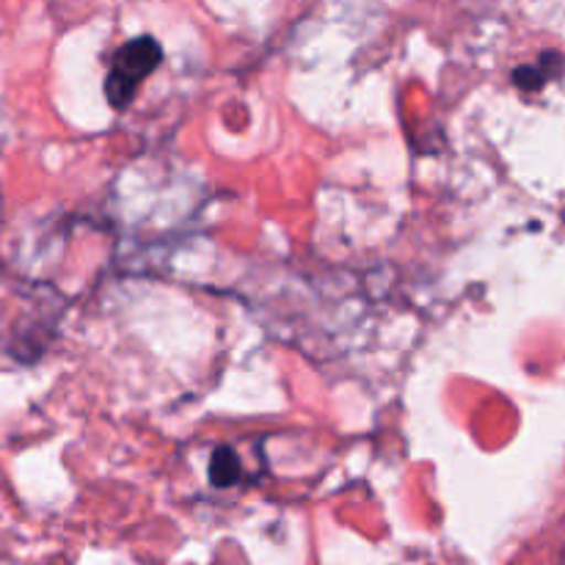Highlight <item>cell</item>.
<instances>
[{"mask_svg": "<svg viewBox=\"0 0 565 565\" xmlns=\"http://www.w3.org/2000/svg\"><path fill=\"white\" fill-rule=\"evenodd\" d=\"M210 480L218 489H230L241 480V461H237L235 452L230 447H221L213 452V461H210Z\"/></svg>", "mask_w": 565, "mask_h": 565, "instance_id": "2", "label": "cell"}, {"mask_svg": "<svg viewBox=\"0 0 565 565\" xmlns=\"http://www.w3.org/2000/svg\"><path fill=\"white\" fill-rule=\"evenodd\" d=\"M160 58H163V50H160L158 39L152 36H138L132 42L121 44L114 53L110 72L105 77V97H108V103L116 110L127 108L136 99L141 81L149 72H154Z\"/></svg>", "mask_w": 565, "mask_h": 565, "instance_id": "1", "label": "cell"}]
</instances>
